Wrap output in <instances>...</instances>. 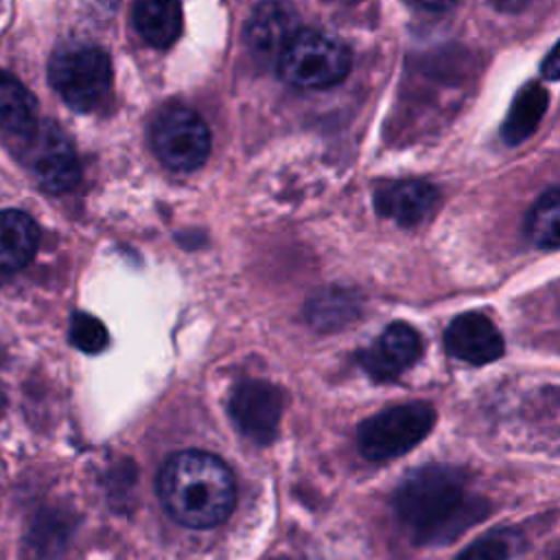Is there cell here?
<instances>
[{
	"label": "cell",
	"instance_id": "9",
	"mask_svg": "<svg viewBox=\"0 0 560 560\" xmlns=\"http://www.w3.org/2000/svg\"><path fill=\"white\" fill-rule=\"evenodd\" d=\"M444 346L451 357L472 365L490 363L503 354L501 332L479 313H464L455 317L444 332Z\"/></svg>",
	"mask_w": 560,
	"mask_h": 560
},
{
	"label": "cell",
	"instance_id": "2",
	"mask_svg": "<svg viewBox=\"0 0 560 560\" xmlns=\"http://www.w3.org/2000/svg\"><path fill=\"white\" fill-rule=\"evenodd\" d=\"M394 508L420 540H438L442 534L457 536L464 525L481 518L475 503H466L455 472L442 466H427L405 479L396 490Z\"/></svg>",
	"mask_w": 560,
	"mask_h": 560
},
{
	"label": "cell",
	"instance_id": "12",
	"mask_svg": "<svg viewBox=\"0 0 560 560\" xmlns=\"http://www.w3.org/2000/svg\"><path fill=\"white\" fill-rule=\"evenodd\" d=\"M374 203L383 217L409 228L424 221L433 212L438 203V190L427 182H396L383 186L376 192Z\"/></svg>",
	"mask_w": 560,
	"mask_h": 560
},
{
	"label": "cell",
	"instance_id": "15",
	"mask_svg": "<svg viewBox=\"0 0 560 560\" xmlns=\"http://www.w3.org/2000/svg\"><path fill=\"white\" fill-rule=\"evenodd\" d=\"M37 127L35 96L9 72L0 70V129L22 142Z\"/></svg>",
	"mask_w": 560,
	"mask_h": 560
},
{
	"label": "cell",
	"instance_id": "4",
	"mask_svg": "<svg viewBox=\"0 0 560 560\" xmlns=\"http://www.w3.org/2000/svg\"><path fill=\"white\" fill-rule=\"evenodd\" d=\"M280 77L298 88H330L350 70L348 46L319 31H298L278 55Z\"/></svg>",
	"mask_w": 560,
	"mask_h": 560
},
{
	"label": "cell",
	"instance_id": "20",
	"mask_svg": "<svg viewBox=\"0 0 560 560\" xmlns=\"http://www.w3.org/2000/svg\"><path fill=\"white\" fill-rule=\"evenodd\" d=\"M510 556V542L505 536H483L466 547L455 560H505Z\"/></svg>",
	"mask_w": 560,
	"mask_h": 560
},
{
	"label": "cell",
	"instance_id": "17",
	"mask_svg": "<svg viewBox=\"0 0 560 560\" xmlns=\"http://www.w3.org/2000/svg\"><path fill=\"white\" fill-rule=\"evenodd\" d=\"M558 188H549L547 192H542V197L529 210L527 234L542 249L558 247Z\"/></svg>",
	"mask_w": 560,
	"mask_h": 560
},
{
	"label": "cell",
	"instance_id": "18",
	"mask_svg": "<svg viewBox=\"0 0 560 560\" xmlns=\"http://www.w3.org/2000/svg\"><path fill=\"white\" fill-rule=\"evenodd\" d=\"M542 112H545V92L538 90L536 85H529L516 98L512 107V116L505 120L503 136L510 138V142H518L536 127Z\"/></svg>",
	"mask_w": 560,
	"mask_h": 560
},
{
	"label": "cell",
	"instance_id": "3",
	"mask_svg": "<svg viewBox=\"0 0 560 560\" xmlns=\"http://www.w3.org/2000/svg\"><path fill=\"white\" fill-rule=\"evenodd\" d=\"M48 81L66 105L77 112H92L109 94L112 63L98 46L68 44L50 57Z\"/></svg>",
	"mask_w": 560,
	"mask_h": 560
},
{
	"label": "cell",
	"instance_id": "24",
	"mask_svg": "<svg viewBox=\"0 0 560 560\" xmlns=\"http://www.w3.org/2000/svg\"><path fill=\"white\" fill-rule=\"evenodd\" d=\"M0 409H2V396H0Z\"/></svg>",
	"mask_w": 560,
	"mask_h": 560
},
{
	"label": "cell",
	"instance_id": "19",
	"mask_svg": "<svg viewBox=\"0 0 560 560\" xmlns=\"http://www.w3.org/2000/svg\"><path fill=\"white\" fill-rule=\"evenodd\" d=\"M70 341L88 354L101 352L107 346V328L94 315L74 313L70 322Z\"/></svg>",
	"mask_w": 560,
	"mask_h": 560
},
{
	"label": "cell",
	"instance_id": "8",
	"mask_svg": "<svg viewBox=\"0 0 560 560\" xmlns=\"http://www.w3.org/2000/svg\"><path fill=\"white\" fill-rule=\"evenodd\" d=\"M230 416L256 444H269L282 418V392L265 381H243L230 396Z\"/></svg>",
	"mask_w": 560,
	"mask_h": 560
},
{
	"label": "cell",
	"instance_id": "13",
	"mask_svg": "<svg viewBox=\"0 0 560 560\" xmlns=\"http://www.w3.org/2000/svg\"><path fill=\"white\" fill-rule=\"evenodd\" d=\"M39 245L37 223L22 210H0V276L26 267Z\"/></svg>",
	"mask_w": 560,
	"mask_h": 560
},
{
	"label": "cell",
	"instance_id": "22",
	"mask_svg": "<svg viewBox=\"0 0 560 560\" xmlns=\"http://www.w3.org/2000/svg\"><path fill=\"white\" fill-rule=\"evenodd\" d=\"M558 70H560V63H558V52L556 48L547 55V61L542 63V72L547 79H556L558 77Z\"/></svg>",
	"mask_w": 560,
	"mask_h": 560
},
{
	"label": "cell",
	"instance_id": "23",
	"mask_svg": "<svg viewBox=\"0 0 560 560\" xmlns=\"http://www.w3.org/2000/svg\"><path fill=\"white\" fill-rule=\"evenodd\" d=\"M497 4H501L503 9H518L525 0H494Z\"/></svg>",
	"mask_w": 560,
	"mask_h": 560
},
{
	"label": "cell",
	"instance_id": "11",
	"mask_svg": "<svg viewBox=\"0 0 560 560\" xmlns=\"http://www.w3.org/2000/svg\"><path fill=\"white\" fill-rule=\"evenodd\" d=\"M298 31L295 11L287 2L265 0L252 13L245 26V39L252 52L260 57H278Z\"/></svg>",
	"mask_w": 560,
	"mask_h": 560
},
{
	"label": "cell",
	"instance_id": "7",
	"mask_svg": "<svg viewBox=\"0 0 560 560\" xmlns=\"http://www.w3.org/2000/svg\"><path fill=\"white\" fill-rule=\"evenodd\" d=\"M20 155L39 188H44L46 192H68L77 186L81 177V166L72 142L52 122H37L31 136L22 140Z\"/></svg>",
	"mask_w": 560,
	"mask_h": 560
},
{
	"label": "cell",
	"instance_id": "5",
	"mask_svg": "<svg viewBox=\"0 0 560 560\" xmlns=\"http://www.w3.org/2000/svg\"><path fill=\"white\" fill-rule=\"evenodd\" d=\"M435 422V413L424 402H409L385 409L361 422L357 442L363 457L383 462L411 451L427 438Z\"/></svg>",
	"mask_w": 560,
	"mask_h": 560
},
{
	"label": "cell",
	"instance_id": "16",
	"mask_svg": "<svg viewBox=\"0 0 560 560\" xmlns=\"http://www.w3.org/2000/svg\"><path fill=\"white\" fill-rule=\"evenodd\" d=\"M359 298L339 287L322 289L306 302V317L319 330H339L357 319L359 315Z\"/></svg>",
	"mask_w": 560,
	"mask_h": 560
},
{
	"label": "cell",
	"instance_id": "10",
	"mask_svg": "<svg viewBox=\"0 0 560 560\" xmlns=\"http://www.w3.org/2000/svg\"><path fill=\"white\" fill-rule=\"evenodd\" d=\"M420 352V335L409 324L394 322L381 332L376 343L361 354V363L374 378L389 381L413 365Z\"/></svg>",
	"mask_w": 560,
	"mask_h": 560
},
{
	"label": "cell",
	"instance_id": "6",
	"mask_svg": "<svg viewBox=\"0 0 560 560\" xmlns=\"http://www.w3.org/2000/svg\"><path fill=\"white\" fill-rule=\"evenodd\" d=\"M151 144L162 164L188 173L206 162L210 153V131L197 112L173 105L155 118Z\"/></svg>",
	"mask_w": 560,
	"mask_h": 560
},
{
	"label": "cell",
	"instance_id": "14",
	"mask_svg": "<svg viewBox=\"0 0 560 560\" xmlns=\"http://www.w3.org/2000/svg\"><path fill=\"white\" fill-rule=\"evenodd\" d=\"M133 24L149 46L168 48L182 33V4L179 0H136Z\"/></svg>",
	"mask_w": 560,
	"mask_h": 560
},
{
	"label": "cell",
	"instance_id": "21",
	"mask_svg": "<svg viewBox=\"0 0 560 560\" xmlns=\"http://www.w3.org/2000/svg\"><path fill=\"white\" fill-rule=\"evenodd\" d=\"M411 4L424 9V11H446L451 9L457 0H409Z\"/></svg>",
	"mask_w": 560,
	"mask_h": 560
},
{
	"label": "cell",
	"instance_id": "1",
	"mask_svg": "<svg viewBox=\"0 0 560 560\" xmlns=\"http://www.w3.org/2000/svg\"><path fill=\"white\" fill-rule=\"evenodd\" d=\"M158 494L177 523L206 529L230 516L236 486L230 468L217 455L182 451L164 462L158 475Z\"/></svg>",
	"mask_w": 560,
	"mask_h": 560
}]
</instances>
